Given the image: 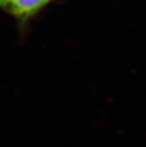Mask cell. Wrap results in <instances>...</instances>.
<instances>
[{
	"instance_id": "6da1fadb",
	"label": "cell",
	"mask_w": 146,
	"mask_h": 147,
	"mask_svg": "<svg viewBox=\"0 0 146 147\" xmlns=\"http://www.w3.org/2000/svg\"><path fill=\"white\" fill-rule=\"evenodd\" d=\"M51 0H11L9 11L20 20L25 21L46 7Z\"/></svg>"
},
{
	"instance_id": "7a4b0ae2",
	"label": "cell",
	"mask_w": 146,
	"mask_h": 147,
	"mask_svg": "<svg viewBox=\"0 0 146 147\" xmlns=\"http://www.w3.org/2000/svg\"><path fill=\"white\" fill-rule=\"evenodd\" d=\"M11 0H0V7L8 9Z\"/></svg>"
}]
</instances>
